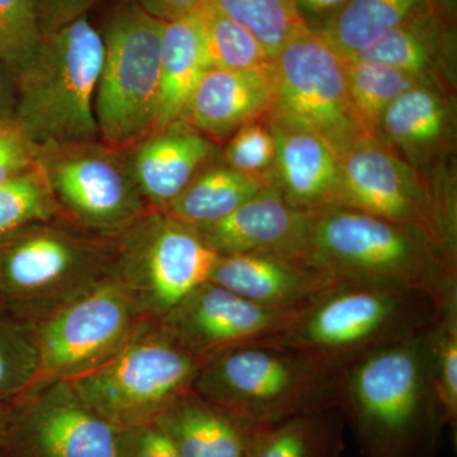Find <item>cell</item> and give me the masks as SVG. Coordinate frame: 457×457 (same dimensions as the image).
I'll return each instance as SVG.
<instances>
[{
  "label": "cell",
  "mask_w": 457,
  "mask_h": 457,
  "mask_svg": "<svg viewBox=\"0 0 457 457\" xmlns=\"http://www.w3.org/2000/svg\"><path fill=\"white\" fill-rule=\"evenodd\" d=\"M435 328L339 372L341 411L363 456L437 455L447 418L433 376Z\"/></svg>",
  "instance_id": "cell-1"
},
{
  "label": "cell",
  "mask_w": 457,
  "mask_h": 457,
  "mask_svg": "<svg viewBox=\"0 0 457 457\" xmlns=\"http://www.w3.org/2000/svg\"><path fill=\"white\" fill-rule=\"evenodd\" d=\"M446 303L423 291L338 281L270 345L300 352L339 374L366 354L432 329Z\"/></svg>",
  "instance_id": "cell-2"
},
{
  "label": "cell",
  "mask_w": 457,
  "mask_h": 457,
  "mask_svg": "<svg viewBox=\"0 0 457 457\" xmlns=\"http://www.w3.org/2000/svg\"><path fill=\"white\" fill-rule=\"evenodd\" d=\"M308 255L339 281L423 291L442 303L457 296L456 263L437 242L351 207L311 213Z\"/></svg>",
  "instance_id": "cell-3"
},
{
  "label": "cell",
  "mask_w": 457,
  "mask_h": 457,
  "mask_svg": "<svg viewBox=\"0 0 457 457\" xmlns=\"http://www.w3.org/2000/svg\"><path fill=\"white\" fill-rule=\"evenodd\" d=\"M104 59V37L87 14L42 35L16 73L13 116L38 149L97 141L95 98Z\"/></svg>",
  "instance_id": "cell-4"
},
{
  "label": "cell",
  "mask_w": 457,
  "mask_h": 457,
  "mask_svg": "<svg viewBox=\"0 0 457 457\" xmlns=\"http://www.w3.org/2000/svg\"><path fill=\"white\" fill-rule=\"evenodd\" d=\"M192 389L255 427L341 409L339 374L278 345H246L204 361Z\"/></svg>",
  "instance_id": "cell-5"
},
{
  "label": "cell",
  "mask_w": 457,
  "mask_h": 457,
  "mask_svg": "<svg viewBox=\"0 0 457 457\" xmlns=\"http://www.w3.org/2000/svg\"><path fill=\"white\" fill-rule=\"evenodd\" d=\"M49 224L0 240V311L31 323L113 276L114 249Z\"/></svg>",
  "instance_id": "cell-6"
},
{
  "label": "cell",
  "mask_w": 457,
  "mask_h": 457,
  "mask_svg": "<svg viewBox=\"0 0 457 457\" xmlns=\"http://www.w3.org/2000/svg\"><path fill=\"white\" fill-rule=\"evenodd\" d=\"M203 365L149 320L113 356L69 383L120 429L155 422L192 389Z\"/></svg>",
  "instance_id": "cell-7"
},
{
  "label": "cell",
  "mask_w": 457,
  "mask_h": 457,
  "mask_svg": "<svg viewBox=\"0 0 457 457\" xmlns=\"http://www.w3.org/2000/svg\"><path fill=\"white\" fill-rule=\"evenodd\" d=\"M163 27V21L132 2L108 21L95 98L98 137L104 145L126 150L155 131Z\"/></svg>",
  "instance_id": "cell-8"
},
{
  "label": "cell",
  "mask_w": 457,
  "mask_h": 457,
  "mask_svg": "<svg viewBox=\"0 0 457 457\" xmlns=\"http://www.w3.org/2000/svg\"><path fill=\"white\" fill-rule=\"evenodd\" d=\"M117 237L113 276L153 321L209 281L219 260L197 228L163 212H146Z\"/></svg>",
  "instance_id": "cell-9"
},
{
  "label": "cell",
  "mask_w": 457,
  "mask_h": 457,
  "mask_svg": "<svg viewBox=\"0 0 457 457\" xmlns=\"http://www.w3.org/2000/svg\"><path fill=\"white\" fill-rule=\"evenodd\" d=\"M273 66V123L317 135L341 158L372 140L352 106L345 60L317 32L300 27L278 51Z\"/></svg>",
  "instance_id": "cell-10"
},
{
  "label": "cell",
  "mask_w": 457,
  "mask_h": 457,
  "mask_svg": "<svg viewBox=\"0 0 457 457\" xmlns=\"http://www.w3.org/2000/svg\"><path fill=\"white\" fill-rule=\"evenodd\" d=\"M149 319L111 276L36 321L40 369L33 387L71 381L113 356ZM153 321V320H152Z\"/></svg>",
  "instance_id": "cell-11"
},
{
  "label": "cell",
  "mask_w": 457,
  "mask_h": 457,
  "mask_svg": "<svg viewBox=\"0 0 457 457\" xmlns=\"http://www.w3.org/2000/svg\"><path fill=\"white\" fill-rule=\"evenodd\" d=\"M120 152L97 141L38 149L60 210L104 236H119L149 212Z\"/></svg>",
  "instance_id": "cell-12"
},
{
  "label": "cell",
  "mask_w": 457,
  "mask_h": 457,
  "mask_svg": "<svg viewBox=\"0 0 457 457\" xmlns=\"http://www.w3.org/2000/svg\"><path fill=\"white\" fill-rule=\"evenodd\" d=\"M117 428L69 381L32 387L14 402L7 457H116Z\"/></svg>",
  "instance_id": "cell-13"
},
{
  "label": "cell",
  "mask_w": 457,
  "mask_h": 457,
  "mask_svg": "<svg viewBox=\"0 0 457 457\" xmlns=\"http://www.w3.org/2000/svg\"><path fill=\"white\" fill-rule=\"evenodd\" d=\"M300 311L269 308L207 281L156 323L204 362L224 352L275 342Z\"/></svg>",
  "instance_id": "cell-14"
},
{
  "label": "cell",
  "mask_w": 457,
  "mask_h": 457,
  "mask_svg": "<svg viewBox=\"0 0 457 457\" xmlns=\"http://www.w3.org/2000/svg\"><path fill=\"white\" fill-rule=\"evenodd\" d=\"M372 141H363L342 158L341 206L416 228L446 252L428 189L392 153Z\"/></svg>",
  "instance_id": "cell-15"
},
{
  "label": "cell",
  "mask_w": 457,
  "mask_h": 457,
  "mask_svg": "<svg viewBox=\"0 0 457 457\" xmlns=\"http://www.w3.org/2000/svg\"><path fill=\"white\" fill-rule=\"evenodd\" d=\"M209 281L269 308L300 311L338 282L308 255H219Z\"/></svg>",
  "instance_id": "cell-16"
},
{
  "label": "cell",
  "mask_w": 457,
  "mask_h": 457,
  "mask_svg": "<svg viewBox=\"0 0 457 457\" xmlns=\"http://www.w3.org/2000/svg\"><path fill=\"white\" fill-rule=\"evenodd\" d=\"M275 89L273 62L248 71L207 69L180 121L207 137H231L243 126L272 113Z\"/></svg>",
  "instance_id": "cell-17"
},
{
  "label": "cell",
  "mask_w": 457,
  "mask_h": 457,
  "mask_svg": "<svg viewBox=\"0 0 457 457\" xmlns=\"http://www.w3.org/2000/svg\"><path fill=\"white\" fill-rule=\"evenodd\" d=\"M309 222L311 213L286 203L272 183L227 218L198 230L219 255H308Z\"/></svg>",
  "instance_id": "cell-18"
},
{
  "label": "cell",
  "mask_w": 457,
  "mask_h": 457,
  "mask_svg": "<svg viewBox=\"0 0 457 457\" xmlns=\"http://www.w3.org/2000/svg\"><path fill=\"white\" fill-rule=\"evenodd\" d=\"M132 147V174L149 212H158L179 196L213 152L209 137L183 121L152 132Z\"/></svg>",
  "instance_id": "cell-19"
},
{
  "label": "cell",
  "mask_w": 457,
  "mask_h": 457,
  "mask_svg": "<svg viewBox=\"0 0 457 457\" xmlns=\"http://www.w3.org/2000/svg\"><path fill=\"white\" fill-rule=\"evenodd\" d=\"M278 185L286 203L303 212L341 206L342 158L312 132L273 123Z\"/></svg>",
  "instance_id": "cell-20"
},
{
  "label": "cell",
  "mask_w": 457,
  "mask_h": 457,
  "mask_svg": "<svg viewBox=\"0 0 457 457\" xmlns=\"http://www.w3.org/2000/svg\"><path fill=\"white\" fill-rule=\"evenodd\" d=\"M155 423L182 457H245L258 428L194 389L174 400Z\"/></svg>",
  "instance_id": "cell-21"
},
{
  "label": "cell",
  "mask_w": 457,
  "mask_h": 457,
  "mask_svg": "<svg viewBox=\"0 0 457 457\" xmlns=\"http://www.w3.org/2000/svg\"><path fill=\"white\" fill-rule=\"evenodd\" d=\"M207 69L210 62L200 12L164 22L155 130L182 120L189 98Z\"/></svg>",
  "instance_id": "cell-22"
},
{
  "label": "cell",
  "mask_w": 457,
  "mask_h": 457,
  "mask_svg": "<svg viewBox=\"0 0 457 457\" xmlns=\"http://www.w3.org/2000/svg\"><path fill=\"white\" fill-rule=\"evenodd\" d=\"M270 185L267 177L243 173L228 165L207 168L162 212L197 228L209 227Z\"/></svg>",
  "instance_id": "cell-23"
},
{
  "label": "cell",
  "mask_w": 457,
  "mask_h": 457,
  "mask_svg": "<svg viewBox=\"0 0 457 457\" xmlns=\"http://www.w3.org/2000/svg\"><path fill=\"white\" fill-rule=\"evenodd\" d=\"M345 418L332 408L258 427L245 457H339Z\"/></svg>",
  "instance_id": "cell-24"
},
{
  "label": "cell",
  "mask_w": 457,
  "mask_h": 457,
  "mask_svg": "<svg viewBox=\"0 0 457 457\" xmlns=\"http://www.w3.org/2000/svg\"><path fill=\"white\" fill-rule=\"evenodd\" d=\"M435 2L350 0L335 17L312 31L323 37L343 59H351Z\"/></svg>",
  "instance_id": "cell-25"
},
{
  "label": "cell",
  "mask_w": 457,
  "mask_h": 457,
  "mask_svg": "<svg viewBox=\"0 0 457 457\" xmlns=\"http://www.w3.org/2000/svg\"><path fill=\"white\" fill-rule=\"evenodd\" d=\"M445 21L437 0L425 11L387 32L369 49L351 59L368 60L398 69L426 82L444 40Z\"/></svg>",
  "instance_id": "cell-26"
},
{
  "label": "cell",
  "mask_w": 457,
  "mask_h": 457,
  "mask_svg": "<svg viewBox=\"0 0 457 457\" xmlns=\"http://www.w3.org/2000/svg\"><path fill=\"white\" fill-rule=\"evenodd\" d=\"M447 125L449 112L440 95L428 84H418L387 106L378 131L400 149L420 153L441 141Z\"/></svg>",
  "instance_id": "cell-27"
},
{
  "label": "cell",
  "mask_w": 457,
  "mask_h": 457,
  "mask_svg": "<svg viewBox=\"0 0 457 457\" xmlns=\"http://www.w3.org/2000/svg\"><path fill=\"white\" fill-rule=\"evenodd\" d=\"M345 69L352 106L370 139L378 134L381 116L394 99L418 84H427L398 69L368 60H345Z\"/></svg>",
  "instance_id": "cell-28"
},
{
  "label": "cell",
  "mask_w": 457,
  "mask_h": 457,
  "mask_svg": "<svg viewBox=\"0 0 457 457\" xmlns=\"http://www.w3.org/2000/svg\"><path fill=\"white\" fill-rule=\"evenodd\" d=\"M62 212L41 163L0 185V240Z\"/></svg>",
  "instance_id": "cell-29"
},
{
  "label": "cell",
  "mask_w": 457,
  "mask_h": 457,
  "mask_svg": "<svg viewBox=\"0 0 457 457\" xmlns=\"http://www.w3.org/2000/svg\"><path fill=\"white\" fill-rule=\"evenodd\" d=\"M40 369L35 324L0 311V403H13L36 384Z\"/></svg>",
  "instance_id": "cell-30"
},
{
  "label": "cell",
  "mask_w": 457,
  "mask_h": 457,
  "mask_svg": "<svg viewBox=\"0 0 457 457\" xmlns=\"http://www.w3.org/2000/svg\"><path fill=\"white\" fill-rule=\"evenodd\" d=\"M210 68L248 71L273 62L253 33L219 11L210 0L200 9Z\"/></svg>",
  "instance_id": "cell-31"
},
{
  "label": "cell",
  "mask_w": 457,
  "mask_h": 457,
  "mask_svg": "<svg viewBox=\"0 0 457 457\" xmlns=\"http://www.w3.org/2000/svg\"><path fill=\"white\" fill-rule=\"evenodd\" d=\"M219 11L245 26L275 59L285 42L300 27L294 0H210Z\"/></svg>",
  "instance_id": "cell-32"
},
{
  "label": "cell",
  "mask_w": 457,
  "mask_h": 457,
  "mask_svg": "<svg viewBox=\"0 0 457 457\" xmlns=\"http://www.w3.org/2000/svg\"><path fill=\"white\" fill-rule=\"evenodd\" d=\"M42 40L37 0H0V59L17 73Z\"/></svg>",
  "instance_id": "cell-33"
},
{
  "label": "cell",
  "mask_w": 457,
  "mask_h": 457,
  "mask_svg": "<svg viewBox=\"0 0 457 457\" xmlns=\"http://www.w3.org/2000/svg\"><path fill=\"white\" fill-rule=\"evenodd\" d=\"M432 365L436 389L445 411L447 426L457 427V296L445 305L435 328Z\"/></svg>",
  "instance_id": "cell-34"
},
{
  "label": "cell",
  "mask_w": 457,
  "mask_h": 457,
  "mask_svg": "<svg viewBox=\"0 0 457 457\" xmlns=\"http://www.w3.org/2000/svg\"><path fill=\"white\" fill-rule=\"evenodd\" d=\"M225 158L233 170L266 177L264 171L276 161V139L272 128H267L261 121L243 126L228 141Z\"/></svg>",
  "instance_id": "cell-35"
},
{
  "label": "cell",
  "mask_w": 457,
  "mask_h": 457,
  "mask_svg": "<svg viewBox=\"0 0 457 457\" xmlns=\"http://www.w3.org/2000/svg\"><path fill=\"white\" fill-rule=\"evenodd\" d=\"M40 163L38 147L13 119L0 121V185Z\"/></svg>",
  "instance_id": "cell-36"
},
{
  "label": "cell",
  "mask_w": 457,
  "mask_h": 457,
  "mask_svg": "<svg viewBox=\"0 0 457 457\" xmlns=\"http://www.w3.org/2000/svg\"><path fill=\"white\" fill-rule=\"evenodd\" d=\"M116 457H182L155 422L117 429Z\"/></svg>",
  "instance_id": "cell-37"
},
{
  "label": "cell",
  "mask_w": 457,
  "mask_h": 457,
  "mask_svg": "<svg viewBox=\"0 0 457 457\" xmlns=\"http://www.w3.org/2000/svg\"><path fill=\"white\" fill-rule=\"evenodd\" d=\"M93 0H37L38 22L47 35L87 14Z\"/></svg>",
  "instance_id": "cell-38"
},
{
  "label": "cell",
  "mask_w": 457,
  "mask_h": 457,
  "mask_svg": "<svg viewBox=\"0 0 457 457\" xmlns=\"http://www.w3.org/2000/svg\"><path fill=\"white\" fill-rule=\"evenodd\" d=\"M149 16L163 22L179 20L196 13L207 0H131Z\"/></svg>",
  "instance_id": "cell-39"
},
{
  "label": "cell",
  "mask_w": 457,
  "mask_h": 457,
  "mask_svg": "<svg viewBox=\"0 0 457 457\" xmlns=\"http://www.w3.org/2000/svg\"><path fill=\"white\" fill-rule=\"evenodd\" d=\"M350 0H294L297 16L308 29H315L335 17Z\"/></svg>",
  "instance_id": "cell-40"
},
{
  "label": "cell",
  "mask_w": 457,
  "mask_h": 457,
  "mask_svg": "<svg viewBox=\"0 0 457 457\" xmlns=\"http://www.w3.org/2000/svg\"><path fill=\"white\" fill-rule=\"evenodd\" d=\"M17 75L0 59V121L12 120L16 110Z\"/></svg>",
  "instance_id": "cell-41"
},
{
  "label": "cell",
  "mask_w": 457,
  "mask_h": 457,
  "mask_svg": "<svg viewBox=\"0 0 457 457\" xmlns=\"http://www.w3.org/2000/svg\"><path fill=\"white\" fill-rule=\"evenodd\" d=\"M13 403H0V447L3 449L5 436H7L9 423H11L12 413H13Z\"/></svg>",
  "instance_id": "cell-42"
},
{
  "label": "cell",
  "mask_w": 457,
  "mask_h": 457,
  "mask_svg": "<svg viewBox=\"0 0 457 457\" xmlns=\"http://www.w3.org/2000/svg\"><path fill=\"white\" fill-rule=\"evenodd\" d=\"M4 456H5L4 450H3L2 447H0V457H4Z\"/></svg>",
  "instance_id": "cell-43"
},
{
  "label": "cell",
  "mask_w": 457,
  "mask_h": 457,
  "mask_svg": "<svg viewBox=\"0 0 457 457\" xmlns=\"http://www.w3.org/2000/svg\"><path fill=\"white\" fill-rule=\"evenodd\" d=\"M4 457H7V456H4Z\"/></svg>",
  "instance_id": "cell-44"
}]
</instances>
